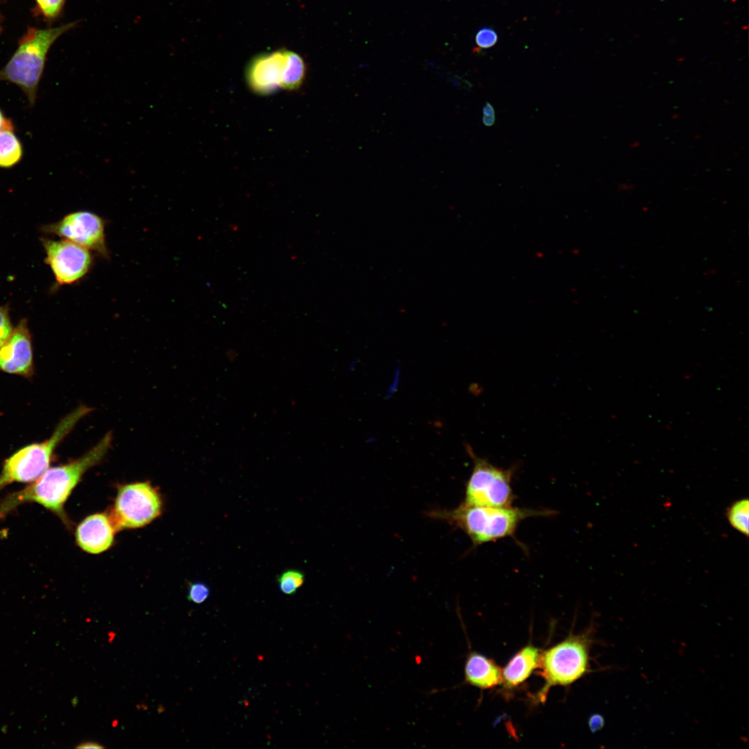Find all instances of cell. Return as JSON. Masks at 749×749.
<instances>
[{
    "mask_svg": "<svg viewBox=\"0 0 749 749\" xmlns=\"http://www.w3.org/2000/svg\"><path fill=\"white\" fill-rule=\"evenodd\" d=\"M110 432L106 433L89 451L76 460L48 468L39 478L24 489L12 492L0 500V519L6 517L18 506L37 503L69 524L64 506L83 474L98 464L107 453L112 443Z\"/></svg>",
    "mask_w": 749,
    "mask_h": 749,
    "instance_id": "cell-1",
    "label": "cell"
},
{
    "mask_svg": "<svg viewBox=\"0 0 749 749\" xmlns=\"http://www.w3.org/2000/svg\"><path fill=\"white\" fill-rule=\"evenodd\" d=\"M554 514L552 510L476 506L463 502L453 509L431 510L428 515L458 528L476 546L514 537L521 522L527 518Z\"/></svg>",
    "mask_w": 749,
    "mask_h": 749,
    "instance_id": "cell-2",
    "label": "cell"
},
{
    "mask_svg": "<svg viewBox=\"0 0 749 749\" xmlns=\"http://www.w3.org/2000/svg\"><path fill=\"white\" fill-rule=\"evenodd\" d=\"M78 24L76 21L47 28L28 26L18 41L15 51L0 69V81L17 85L25 94L29 105L33 106L51 47L58 38Z\"/></svg>",
    "mask_w": 749,
    "mask_h": 749,
    "instance_id": "cell-3",
    "label": "cell"
},
{
    "mask_svg": "<svg viewBox=\"0 0 749 749\" xmlns=\"http://www.w3.org/2000/svg\"><path fill=\"white\" fill-rule=\"evenodd\" d=\"M90 411L85 405L78 406L60 420L49 439L27 445L7 458L0 473V491L12 483H30L39 478L49 468L56 447Z\"/></svg>",
    "mask_w": 749,
    "mask_h": 749,
    "instance_id": "cell-4",
    "label": "cell"
},
{
    "mask_svg": "<svg viewBox=\"0 0 749 749\" xmlns=\"http://www.w3.org/2000/svg\"><path fill=\"white\" fill-rule=\"evenodd\" d=\"M589 645L588 634L570 635L541 652L538 668L545 684L537 694L540 701H544L552 686L569 685L587 672Z\"/></svg>",
    "mask_w": 749,
    "mask_h": 749,
    "instance_id": "cell-5",
    "label": "cell"
},
{
    "mask_svg": "<svg viewBox=\"0 0 749 749\" xmlns=\"http://www.w3.org/2000/svg\"><path fill=\"white\" fill-rule=\"evenodd\" d=\"M467 451L473 460L472 473L466 483L465 499L467 504L509 507L515 496L512 488L514 467L503 469L481 458L467 445Z\"/></svg>",
    "mask_w": 749,
    "mask_h": 749,
    "instance_id": "cell-6",
    "label": "cell"
},
{
    "mask_svg": "<svg viewBox=\"0 0 749 749\" xmlns=\"http://www.w3.org/2000/svg\"><path fill=\"white\" fill-rule=\"evenodd\" d=\"M162 501L157 490L148 483L121 486L110 518L116 530L144 526L161 513Z\"/></svg>",
    "mask_w": 749,
    "mask_h": 749,
    "instance_id": "cell-7",
    "label": "cell"
},
{
    "mask_svg": "<svg viewBox=\"0 0 749 749\" xmlns=\"http://www.w3.org/2000/svg\"><path fill=\"white\" fill-rule=\"evenodd\" d=\"M44 231L82 246L107 258L104 220L89 211H77L44 227Z\"/></svg>",
    "mask_w": 749,
    "mask_h": 749,
    "instance_id": "cell-8",
    "label": "cell"
},
{
    "mask_svg": "<svg viewBox=\"0 0 749 749\" xmlns=\"http://www.w3.org/2000/svg\"><path fill=\"white\" fill-rule=\"evenodd\" d=\"M46 262L50 266L57 282L71 284L85 277L93 266L89 250L67 239H43Z\"/></svg>",
    "mask_w": 749,
    "mask_h": 749,
    "instance_id": "cell-9",
    "label": "cell"
},
{
    "mask_svg": "<svg viewBox=\"0 0 749 749\" xmlns=\"http://www.w3.org/2000/svg\"><path fill=\"white\" fill-rule=\"evenodd\" d=\"M287 49H282L254 56L248 62L245 77L256 94L266 96L282 89Z\"/></svg>",
    "mask_w": 749,
    "mask_h": 749,
    "instance_id": "cell-10",
    "label": "cell"
},
{
    "mask_svg": "<svg viewBox=\"0 0 749 749\" xmlns=\"http://www.w3.org/2000/svg\"><path fill=\"white\" fill-rule=\"evenodd\" d=\"M0 370L24 377L33 372L31 337L26 320H21L0 346Z\"/></svg>",
    "mask_w": 749,
    "mask_h": 749,
    "instance_id": "cell-11",
    "label": "cell"
},
{
    "mask_svg": "<svg viewBox=\"0 0 749 749\" xmlns=\"http://www.w3.org/2000/svg\"><path fill=\"white\" fill-rule=\"evenodd\" d=\"M116 531L110 516L98 513L86 517L79 524L76 539L83 550L97 554L110 548Z\"/></svg>",
    "mask_w": 749,
    "mask_h": 749,
    "instance_id": "cell-12",
    "label": "cell"
},
{
    "mask_svg": "<svg viewBox=\"0 0 749 749\" xmlns=\"http://www.w3.org/2000/svg\"><path fill=\"white\" fill-rule=\"evenodd\" d=\"M501 671L493 660L479 653L470 652L464 668L465 682L479 689L492 688L501 683Z\"/></svg>",
    "mask_w": 749,
    "mask_h": 749,
    "instance_id": "cell-13",
    "label": "cell"
},
{
    "mask_svg": "<svg viewBox=\"0 0 749 749\" xmlns=\"http://www.w3.org/2000/svg\"><path fill=\"white\" fill-rule=\"evenodd\" d=\"M541 651L533 646L522 648L501 671V683L506 688H515L524 682L538 668Z\"/></svg>",
    "mask_w": 749,
    "mask_h": 749,
    "instance_id": "cell-14",
    "label": "cell"
},
{
    "mask_svg": "<svg viewBox=\"0 0 749 749\" xmlns=\"http://www.w3.org/2000/svg\"><path fill=\"white\" fill-rule=\"evenodd\" d=\"M15 130L0 132V168L9 169L18 164L23 157L22 144Z\"/></svg>",
    "mask_w": 749,
    "mask_h": 749,
    "instance_id": "cell-15",
    "label": "cell"
},
{
    "mask_svg": "<svg viewBox=\"0 0 749 749\" xmlns=\"http://www.w3.org/2000/svg\"><path fill=\"white\" fill-rule=\"evenodd\" d=\"M305 74L306 64L303 58L297 53L287 50L282 89L295 90L300 88L304 82Z\"/></svg>",
    "mask_w": 749,
    "mask_h": 749,
    "instance_id": "cell-16",
    "label": "cell"
},
{
    "mask_svg": "<svg viewBox=\"0 0 749 749\" xmlns=\"http://www.w3.org/2000/svg\"><path fill=\"white\" fill-rule=\"evenodd\" d=\"M31 12L33 17L39 18L49 26L60 18L66 0H34Z\"/></svg>",
    "mask_w": 749,
    "mask_h": 749,
    "instance_id": "cell-17",
    "label": "cell"
},
{
    "mask_svg": "<svg viewBox=\"0 0 749 749\" xmlns=\"http://www.w3.org/2000/svg\"><path fill=\"white\" fill-rule=\"evenodd\" d=\"M729 522L740 533L748 534L749 504L746 499L734 503L728 510Z\"/></svg>",
    "mask_w": 749,
    "mask_h": 749,
    "instance_id": "cell-18",
    "label": "cell"
},
{
    "mask_svg": "<svg viewBox=\"0 0 749 749\" xmlns=\"http://www.w3.org/2000/svg\"><path fill=\"white\" fill-rule=\"evenodd\" d=\"M304 574L300 570L289 569L277 576L279 590L286 595H293L304 582Z\"/></svg>",
    "mask_w": 749,
    "mask_h": 749,
    "instance_id": "cell-19",
    "label": "cell"
},
{
    "mask_svg": "<svg viewBox=\"0 0 749 749\" xmlns=\"http://www.w3.org/2000/svg\"><path fill=\"white\" fill-rule=\"evenodd\" d=\"M499 36L497 31L490 27H483L476 33L474 42L476 48L474 51L478 52L493 47L498 42Z\"/></svg>",
    "mask_w": 749,
    "mask_h": 749,
    "instance_id": "cell-20",
    "label": "cell"
},
{
    "mask_svg": "<svg viewBox=\"0 0 749 749\" xmlns=\"http://www.w3.org/2000/svg\"><path fill=\"white\" fill-rule=\"evenodd\" d=\"M210 594L209 587L204 583L195 582L190 584L188 591V599L196 604L205 602Z\"/></svg>",
    "mask_w": 749,
    "mask_h": 749,
    "instance_id": "cell-21",
    "label": "cell"
},
{
    "mask_svg": "<svg viewBox=\"0 0 749 749\" xmlns=\"http://www.w3.org/2000/svg\"><path fill=\"white\" fill-rule=\"evenodd\" d=\"M13 329L6 307H0V346L7 340Z\"/></svg>",
    "mask_w": 749,
    "mask_h": 749,
    "instance_id": "cell-22",
    "label": "cell"
},
{
    "mask_svg": "<svg viewBox=\"0 0 749 749\" xmlns=\"http://www.w3.org/2000/svg\"><path fill=\"white\" fill-rule=\"evenodd\" d=\"M483 123L486 126H492L495 121V114L492 105L486 102L483 109Z\"/></svg>",
    "mask_w": 749,
    "mask_h": 749,
    "instance_id": "cell-23",
    "label": "cell"
},
{
    "mask_svg": "<svg viewBox=\"0 0 749 749\" xmlns=\"http://www.w3.org/2000/svg\"><path fill=\"white\" fill-rule=\"evenodd\" d=\"M603 724V718L600 715H593L589 720V726L592 732L599 730Z\"/></svg>",
    "mask_w": 749,
    "mask_h": 749,
    "instance_id": "cell-24",
    "label": "cell"
},
{
    "mask_svg": "<svg viewBox=\"0 0 749 749\" xmlns=\"http://www.w3.org/2000/svg\"><path fill=\"white\" fill-rule=\"evenodd\" d=\"M3 130H15V126L12 120L6 117L0 109V132Z\"/></svg>",
    "mask_w": 749,
    "mask_h": 749,
    "instance_id": "cell-25",
    "label": "cell"
},
{
    "mask_svg": "<svg viewBox=\"0 0 749 749\" xmlns=\"http://www.w3.org/2000/svg\"><path fill=\"white\" fill-rule=\"evenodd\" d=\"M76 748H80V749H89V748H101H101H103L104 746H101V744H99L97 742L89 741H84L83 743H80L78 746H76Z\"/></svg>",
    "mask_w": 749,
    "mask_h": 749,
    "instance_id": "cell-26",
    "label": "cell"
},
{
    "mask_svg": "<svg viewBox=\"0 0 749 749\" xmlns=\"http://www.w3.org/2000/svg\"><path fill=\"white\" fill-rule=\"evenodd\" d=\"M3 16L0 12V34L1 33V32L3 31Z\"/></svg>",
    "mask_w": 749,
    "mask_h": 749,
    "instance_id": "cell-27",
    "label": "cell"
},
{
    "mask_svg": "<svg viewBox=\"0 0 749 749\" xmlns=\"http://www.w3.org/2000/svg\"><path fill=\"white\" fill-rule=\"evenodd\" d=\"M1 1H2V0H0V3H1Z\"/></svg>",
    "mask_w": 749,
    "mask_h": 749,
    "instance_id": "cell-28",
    "label": "cell"
}]
</instances>
